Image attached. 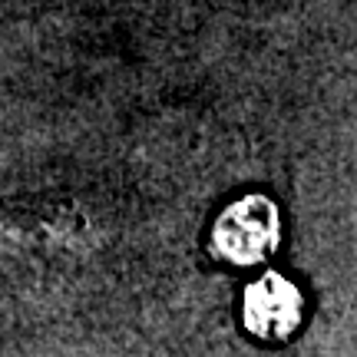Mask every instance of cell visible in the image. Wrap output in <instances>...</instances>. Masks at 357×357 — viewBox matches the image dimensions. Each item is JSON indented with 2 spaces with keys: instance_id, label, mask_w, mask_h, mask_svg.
Listing matches in <instances>:
<instances>
[{
  "instance_id": "obj_1",
  "label": "cell",
  "mask_w": 357,
  "mask_h": 357,
  "mask_svg": "<svg viewBox=\"0 0 357 357\" xmlns=\"http://www.w3.org/2000/svg\"><path fill=\"white\" fill-rule=\"evenodd\" d=\"M278 242V212L261 195H248L229 205L212 231V248L231 265H255Z\"/></svg>"
},
{
  "instance_id": "obj_2",
  "label": "cell",
  "mask_w": 357,
  "mask_h": 357,
  "mask_svg": "<svg viewBox=\"0 0 357 357\" xmlns=\"http://www.w3.org/2000/svg\"><path fill=\"white\" fill-rule=\"evenodd\" d=\"M305 314L301 291L281 275H265L245 291V328L261 341H284L298 331Z\"/></svg>"
}]
</instances>
